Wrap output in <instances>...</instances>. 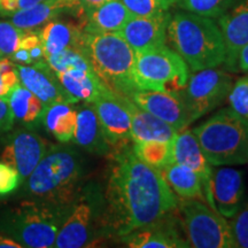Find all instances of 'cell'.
Wrapping results in <instances>:
<instances>
[{"label": "cell", "instance_id": "obj_27", "mask_svg": "<svg viewBox=\"0 0 248 248\" xmlns=\"http://www.w3.org/2000/svg\"><path fill=\"white\" fill-rule=\"evenodd\" d=\"M7 98L15 122L22 124L24 128L28 129H35L42 124L46 106L44 102L22 84H18Z\"/></svg>", "mask_w": 248, "mask_h": 248}, {"label": "cell", "instance_id": "obj_42", "mask_svg": "<svg viewBox=\"0 0 248 248\" xmlns=\"http://www.w3.org/2000/svg\"><path fill=\"white\" fill-rule=\"evenodd\" d=\"M77 1L79 2L80 7L83 8V11H84L85 13V12L89 11V9L98 7V6L104 4V2L108 1V0H77Z\"/></svg>", "mask_w": 248, "mask_h": 248}, {"label": "cell", "instance_id": "obj_14", "mask_svg": "<svg viewBox=\"0 0 248 248\" xmlns=\"http://www.w3.org/2000/svg\"><path fill=\"white\" fill-rule=\"evenodd\" d=\"M15 67H16L20 84L39 98L44 102L45 106L54 102H71V104L79 102L63 89L55 71L48 66L46 61L35 64L15 63Z\"/></svg>", "mask_w": 248, "mask_h": 248}, {"label": "cell", "instance_id": "obj_22", "mask_svg": "<svg viewBox=\"0 0 248 248\" xmlns=\"http://www.w3.org/2000/svg\"><path fill=\"white\" fill-rule=\"evenodd\" d=\"M123 104L131 120V140L141 142L148 140H172L179 132L170 124L138 107L131 99L122 97Z\"/></svg>", "mask_w": 248, "mask_h": 248}, {"label": "cell", "instance_id": "obj_12", "mask_svg": "<svg viewBox=\"0 0 248 248\" xmlns=\"http://www.w3.org/2000/svg\"><path fill=\"white\" fill-rule=\"evenodd\" d=\"M210 190L214 208L225 218L231 219L245 203V172L231 166L213 167Z\"/></svg>", "mask_w": 248, "mask_h": 248}, {"label": "cell", "instance_id": "obj_17", "mask_svg": "<svg viewBox=\"0 0 248 248\" xmlns=\"http://www.w3.org/2000/svg\"><path fill=\"white\" fill-rule=\"evenodd\" d=\"M225 45L224 64L237 69V59L244 46L248 44V0H240L228 12L217 17Z\"/></svg>", "mask_w": 248, "mask_h": 248}, {"label": "cell", "instance_id": "obj_26", "mask_svg": "<svg viewBox=\"0 0 248 248\" xmlns=\"http://www.w3.org/2000/svg\"><path fill=\"white\" fill-rule=\"evenodd\" d=\"M63 89L77 101L92 104L105 86L93 69H70L57 73Z\"/></svg>", "mask_w": 248, "mask_h": 248}, {"label": "cell", "instance_id": "obj_10", "mask_svg": "<svg viewBox=\"0 0 248 248\" xmlns=\"http://www.w3.org/2000/svg\"><path fill=\"white\" fill-rule=\"evenodd\" d=\"M233 77L228 71L208 68L194 71L187 84L179 92L191 123L213 111L228 98L233 85Z\"/></svg>", "mask_w": 248, "mask_h": 248}, {"label": "cell", "instance_id": "obj_18", "mask_svg": "<svg viewBox=\"0 0 248 248\" xmlns=\"http://www.w3.org/2000/svg\"><path fill=\"white\" fill-rule=\"evenodd\" d=\"M169 15L163 12L153 16H132L119 33L136 53L166 45Z\"/></svg>", "mask_w": 248, "mask_h": 248}, {"label": "cell", "instance_id": "obj_1", "mask_svg": "<svg viewBox=\"0 0 248 248\" xmlns=\"http://www.w3.org/2000/svg\"><path fill=\"white\" fill-rule=\"evenodd\" d=\"M104 194L102 237L122 238L177 210L178 198L161 170L144 163L129 144L109 153Z\"/></svg>", "mask_w": 248, "mask_h": 248}, {"label": "cell", "instance_id": "obj_40", "mask_svg": "<svg viewBox=\"0 0 248 248\" xmlns=\"http://www.w3.org/2000/svg\"><path fill=\"white\" fill-rule=\"evenodd\" d=\"M237 69L248 74V44L244 46L237 59Z\"/></svg>", "mask_w": 248, "mask_h": 248}, {"label": "cell", "instance_id": "obj_20", "mask_svg": "<svg viewBox=\"0 0 248 248\" xmlns=\"http://www.w3.org/2000/svg\"><path fill=\"white\" fill-rule=\"evenodd\" d=\"M73 140L77 146L98 156H108L111 152L104 130L92 104L84 102L77 110V123Z\"/></svg>", "mask_w": 248, "mask_h": 248}, {"label": "cell", "instance_id": "obj_4", "mask_svg": "<svg viewBox=\"0 0 248 248\" xmlns=\"http://www.w3.org/2000/svg\"><path fill=\"white\" fill-rule=\"evenodd\" d=\"M82 49L107 89L129 99L138 91L133 74L136 52L119 32H85Z\"/></svg>", "mask_w": 248, "mask_h": 248}, {"label": "cell", "instance_id": "obj_23", "mask_svg": "<svg viewBox=\"0 0 248 248\" xmlns=\"http://www.w3.org/2000/svg\"><path fill=\"white\" fill-rule=\"evenodd\" d=\"M84 33L83 27L57 18L49 21L38 30L45 58L46 55L55 54L68 48L82 49Z\"/></svg>", "mask_w": 248, "mask_h": 248}, {"label": "cell", "instance_id": "obj_35", "mask_svg": "<svg viewBox=\"0 0 248 248\" xmlns=\"http://www.w3.org/2000/svg\"><path fill=\"white\" fill-rule=\"evenodd\" d=\"M20 84L15 63L11 59H0V97H8Z\"/></svg>", "mask_w": 248, "mask_h": 248}, {"label": "cell", "instance_id": "obj_21", "mask_svg": "<svg viewBox=\"0 0 248 248\" xmlns=\"http://www.w3.org/2000/svg\"><path fill=\"white\" fill-rule=\"evenodd\" d=\"M68 12H80L84 14L77 0H45L29 8L16 12L8 17L15 27L28 32L39 30L49 21L55 20L61 14Z\"/></svg>", "mask_w": 248, "mask_h": 248}, {"label": "cell", "instance_id": "obj_19", "mask_svg": "<svg viewBox=\"0 0 248 248\" xmlns=\"http://www.w3.org/2000/svg\"><path fill=\"white\" fill-rule=\"evenodd\" d=\"M172 215V214H171ZM164 217L155 224L145 226L120 238L126 247L131 248H185L190 247L187 239L179 234L181 221Z\"/></svg>", "mask_w": 248, "mask_h": 248}, {"label": "cell", "instance_id": "obj_41", "mask_svg": "<svg viewBox=\"0 0 248 248\" xmlns=\"http://www.w3.org/2000/svg\"><path fill=\"white\" fill-rule=\"evenodd\" d=\"M0 248H22V246L8 235L0 233Z\"/></svg>", "mask_w": 248, "mask_h": 248}, {"label": "cell", "instance_id": "obj_24", "mask_svg": "<svg viewBox=\"0 0 248 248\" xmlns=\"http://www.w3.org/2000/svg\"><path fill=\"white\" fill-rule=\"evenodd\" d=\"M85 32H120L133 15L121 0H108L85 13Z\"/></svg>", "mask_w": 248, "mask_h": 248}, {"label": "cell", "instance_id": "obj_45", "mask_svg": "<svg viewBox=\"0 0 248 248\" xmlns=\"http://www.w3.org/2000/svg\"><path fill=\"white\" fill-rule=\"evenodd\" d=\"M246 164H247V166H248V161H247V163H246Z\"/></svg>", "mask_w": 248, "mask_h": 248}, {"label": "cell", "instance_id": "obj_16", "mask_svg": "<svg viewBox=\"0 0 248 248\" xmlns=\"http://www.w3.org/2000/svg\"><path fill=\"white\" fill-rule=\"evenodd\" d=\"M130 99L138 107L170 124L178 131L187 128L191 124L179 92L138 90Z\"/></svg>", "mask_w": 248, "mask_h": 248}, {"label": "cell", "instance_id": "obj_32", "mask_svg": "<svg viewBox=\"0 0 248 248\" xmlns=\"http://www.w3.org/2000/svg\"><path fill=\"white\" fill-rule=\"evenodd\" d=\"M26 32L15 27L11 21H0V55L11 58L20 48L21 40Z\"/></svg>", "mask_w": 248, "mask_h": 248}, {"label": "cell", "instance_id": "obj_38", "mask_svg": "<svg viewBox=\"0 0 248 248\" xmlns=\"http://www.w3.org/2000/svg\"><path fill=\"white\" fill-rule=\"evenodd\" d=\"M45 0H0V14L8 17L16 12L29 8Z\"/></svg>", "mask_w": 248, "mask_h": 248}, {"label": "cell", "instance_id": "obj_3", "mask_svg": "<svg viewBox=\"0 0 248 248\" xmlns=\"http://www.w3.org/2000/svg\"><path fill=\"white\" fill-rule=\"evenodd\" d=\"M167 42L193 73L217 68L225 61L222 32L210 17L186 11L170 14Z\"/></svg>", "mask_w": 248, "mask_h": 248}, {"label": "cell", "instance_id": "obj_37", "mask_svg": "<svg viewBox=\"0 0 248 248\" xmlns=\"http://www.w3.org/2000/svg\"><path fill=\"white\" fill-rule=\"evenodd\" d=\"M21 184L18 173L8 164L0 161V195H6L16 190Z\"/></svg>", "mask_w": 248, "mask_h": 248}, {"label": "cell", "instance_id": "obj_43", "mask_svg": "<svg viewBox=\"0 0 248 248\" xmlns=\"http://www.w3.org/2000/svg\"><path fill=\"white\" fill-rule=\"evenodd\" d=\"M176 1H177V0H159V2L161 6H162L164 11H169V8L171 7L172 5H175Z\"/></svg>", "mask_w": 248, "mask_h": 248}, {"label": "cell", "instance_id": "obj_28", "mask_svg": "<svg viewBox=\"0 0 248 248\" xmlns=\"http://www.w3.org/2000/svg\"><path fill=\"white\" fill-rule=\"evenodd\" d=\"M161 172L167 184L179 199H198L204 201L202 183L193 170L187 168L184 164L171 162L161 169Z\"/></svg>", "mask_w": 248, "mask_h": 248}, {"label": "cell", "instance_id": "obj_31", "mask_svg": "<svg viewBox=\"0 0 248 248\" xmlns=\"http://www.w3.org/2000/svg\"><path fill=\"white\" fill-rule=\"evenodd\" d=\"M45 59L55 74L70 69H92L83 49L68 48L55 54L46 55Z\"/></svg>", "mask_w": 248, "mask_h": 248}, {"label": "cell", "instance_id": "obj_33", "mask_svg": "<svg viewBox=\"0 0 248 248\" xmlns=\"http://www.w3.org/2000/svg\"><path fill=\"white\" fill-rule=\"evenodd\" d=\"M226 100L234 113L248 120V75L235 80Z\"/></svg>", "mask_w": 248, "mask_h": 248}, {"label": "cell", "instance_id": "obj_30", "mask_svg": "<svg viewBox=\"0 0 248 248\" xmlns=\"http://www.w3.org/2000/svg\"><path fill=\"white\" fill-rule=\"evenodd\" d=\"M240 0H177L176 4L183 11L202 16L217 18Z\"/></svg>", "mask_w": 248, "mask_h": 248}, {"label": "cell", "instance_id": "obj_9", "mask_svg": "<svg viewBox=\"0 0 248 248\" xmlns=\"http://www.w3.org/2000/svg\"><path fill=\"white\" fill-rule=\"evenodd\" d=\"M177 210L190 247H235L230 222L204 201L178 198Z\"/></svg>", "mask_w": 248, "mask_h": 248}, {"label": "cell", "instance_id": "obj_8", "mask_svg": "<svg viewBox=\"0 0 248 248\" xmlns=\"http://www.w3.org/2000/svg\"><path fill=\"white\" fill-rule=\"evenodd\" d=\"M190 71L181 55L167 44L136 53L133 74L138 90L181 92L187 84Z\"/></svg>", "mask_w": 248, "mask_h": 248}, {"label": "cell", "instance_id": "obj_34", "mask_svg": "<svg viewBox=\"0 0 248 248\" xmlns=\"http://www.w3.org/2000/svg\"><path fill=\"white\" fill-rule=\"evenodd\" d=\"M235 247L248 248V201L230 221Z\"/></svg>", "mask_w": 248, "mask_h": 248}, {"label": "cell", "instance_id": "obj_15", "mask_svg": "<svg viewBox=\"0 0 248 248\" xmlns=\"http://www.w3.org/2000/svg\"><path fill=\"white\" fill-rule=\"evenodd\" d=\"M172 144L173 162L184 164L199 176L200 181L202 183L204 201L215 210L212 198V190H210L213 166L207 160L206 155L203 154L197 136L192 130L185 128L176 135Z\"/></svg>", "mask_w": 248, "mask_h": 248}, {"label": "cell", "instance_id": "obj_7", "mask_svg": "<svg viewBox=\"0 0 248 248\" xmlns=\"http://www.w3.org/2000/svg\"><path fill=\"white\" fill-rule=\"evenodd\" d=\"M104 194L95 183L83 186L58 232L54 247L82 248L102 237Z\"/></svg>", "mask_w": 248, "mask_h": 248}, {"label": "cell", "instance_id": "obj_39", "mask_svg": "<svg viewBox=\"0 0 248 248\" xmlns=\"http://www.w3.org/2000/svg\"><path fill=\"white\" fill-rule=\"evenodd\" d=\"M15 123L7 97H0V133L11 131Z\"/></svg>", "mask_w": 248, "mask_h": 248}, {"label": "cell", "instance_id": "obj_36", "mask_svg": "<svg viewBox=\"0 0 248 248\" xmlns=\"http://www.w3.org/2000/svg\"><path fill=\"white\" fill-rule=\"evenodd\" d=\"M133 16L145 17L163 13L164 11L159 0H121Z\"/></svg>", "mask_w": 248, "mask_h": 248}, {"label": "cell", "instance_id": "obj_11", "mask_svg": "<svg viewBox=\"0 0 248 248\" xmlns=\"http://www.w3.org/2000/svg\"><path fill=\"white\" fill-rule=\"evenodd\" d=\"M48 147L47 142L32 129H18L7 138L0 159L18 173L21 184H23L44 157Z\"/></svg>", "mask_w": 248, "mask_h": 248}, {"label": "cell", "instance_id": "obj_25", "mask_svg": "<svg viewBox=\"0 0 248 248\" xmlns=\"http://www.w3.org/2000/svg\"><path fill=\"white\" fill-rule=\"evenodd\" d=\"M77 104L54 102L45 107L42 124L58 141L66 144L73 140L77 123Z\"/></svg>", "mask_w": 248, "mask_h": 248}, {"label": "cell", "instance_id": "obj_29", "mask_svg": "<svg viewBox=\"0 0 248 248\" xmlns=\"http://www.w3.org/2000/svg\"><path fill=\"white\" fill-rule=\"evenodd\" d=\"M173 140V139H172ZM172 140H148L133 142L132 151L139 160L156 169L173 162Z\"/></svg>", "mask_w": 248, "mask_h": 248}, {"label": "cell", "instance_id": "obj_5", "mask_svg": "<svg viewBox=\"0 0 248 248\" xmlns=\"http://www.w3.org/2000/svg\"><path fill=\"white\" fill-rule=\"evenodd\" d=\"M213 167L240 166L248 161V120L223 108L192 129Z\"/></svg>", "mask_w": 248, "mask_h": 248}, {"label": "cell", "instance_id": "obj_6", "mask_svg": "<svg viewBox=\"0 0 248 248\" xmlns=\"http://www.w3.org/2000/svg\"><path fill=\"white\" fill-rule=\"evenodd\" d=\"M68 209L27 199L0 217V231L22 247H54Z\"/></svg>", "mask_w": 248, "mask_h": 248}, {"label": "cell", "instance_id": "obj_13", "mask_svg": "<svg viewBox=\"0 0 248 248\" xmlns=\"http://www.w3.org/2000/svg\"><path fill=\"white\" fill-rule=\"evenodd\" d=\"M122 97L105 88L92 102L111 150L131 140V120Z\"/></svg>", "mask_w": 248, "mask_h": 248}, {"label": "cell", "instance_id": "obj_2", "mask_svg": "<svg viewBox=\"0 0 248 248\" xmlns=\"http://www.w3.org/2000/svg\"><path fill=\"white\" fill-rule=\"evenodd\" d=\"M84 160L67 145L49 146L24 181L28 199L69 208L85 185Z\"/></svg>", "mask_w": 248, "mask_h": 248}, {"label": "cell", "instance_id": "obj_44", "mask_svg": "<svg viewBox=\"0 0 248 248\" xmlns=\"http://www.w3.org/2000/svg\"><path fill=\"white\" fill-rule=\"evenodd\" d=\"M0 59H2V57H1V55H0Z\"/></svg>", "mask_w": 248, "mask_h": 248}]
</instances>
